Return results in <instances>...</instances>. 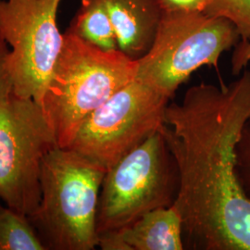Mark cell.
<instances>
[{
  "mask_svg": "<svg viewBox=\"0 0 250 250\" xmlns=\"http://www.w3.org/2000/svg\"><path fill=\"white\" fill-rule=\"evenodd\" d=\"M250 118V71L218 87L199 83L169 103L161 128L179 175L173 205L185 249L250 250V199L235 173V146Z\"/></svg>",
  "mask_w": 250,
  "mask_h": 250,
  "instance_id": "1",
  "label": "cell"
},
{
  "mask_svg": "<svg viewBox=\"0 0 250 250\" xmlns=\"http://www.w3.org/2000/svg\"><path fill=\"white\" fill-rule=\"evenodd\" d=\"M138 62L120 49L103 50L73 34H63L40 107L57 146L68 147L90 114L136 78Z\"/></svg>",
  "mask_w": 250,
  "mask_h": 250,
  "instance_id": "2",
  "label": "cell"
},
{
  "mask_svg": "<svg viewBox=\"0 0 250 250\" xmlns=\"http://www.w3.org/2000/svg\"><path fill=\"white\" fill-rule=\"evenodd\" d=\"M107 169L69 147L56 146L41 168V201L30 222L46 250L98 247L97 213Z\"/></svg>",
  "mask_w": 250,
  "mask_h": 250,
  "instance_id": "3",
  "label": "cell"
},
{
  "mask_svg": "<svg viewBox=\"0 0 250 250\" xmlns=\"http://www.w3.org/2000/svg\"><path fill=\"white\" fill-rule=\"evenodd\" d=\"M240 35L229 20L199 11L162 9L151 47L138 62L136 78L170 99L202 66L218 67Z\"/></svg>",
  "mask_w": 250,
  "mask_h": 250,
  "instance_id": "4",
  "label": "cell"
},
{
  "mask_svg": "<svg viewBox=\"0 0 250 250\" xmlns=\"http://www.w3.org/2000/svg\"><path fill=\"white\" fill-rule=\"evenodd\" d=\"M178 187L177 166L160 130L107 169L99 194V234L173 205Z\"/></svg>",
  "mask_w": 250,
  "mask_h": 250,
  "instance_id": "5",
  "label": "cell"
},
{
  "mask_svg": "<svg viewBox=\"0 0 250 250\" xmlns=\"http://www.w3.org/2000/svg\"><path fill=\"white\" fill-rule=\"evenodd\" d=\"M58 146L42 107L13 93L0 99V199L33 214L41 201L40 175L45 155Z\"/></svg>",
  "mask_w": 250,
  "mask_h": 250,
  "instance_id": "6",
  "label": "cell"
},
{
  "mask_svg": "<svg viewBox=\"0 0 250 250\" xmlns=\"http://www.w3.org/2000/svg\"><path fill=\"white\" fill-rule=\"evenodd\" d=\"M170 100L134 79L84 120L68 147L107 170L161 130Z\"/></svg>",
  "mask_w": 250,
  "mask_h": 250,
  "instance_id": "7",
  "label": "cell"
},
{
  "mask_svg": "<svg viewBox=\"0 0 250 250\" xmlns=\"http://www.w3.org/2000/svg\"><path fill=\"white\" fill-rule=\"evenodd\" d=\"M62 0H0V35L10 46L13 94L40 105L63 34L57 24Z\"/></svg>",
  "mask_w": 250,
  "mask_h": 250,
  "instance_id": "8",
  "label": "cell"
},
{
  "mask_svg": "<svg viewBox=\"0 0 250 250\" xmlns=\"http://www.w3.org/2000/svg\"><path fill=\"white\" fill-rule=\"evenodd\" d=\"M103 250H183V221L174 205L151 210L129 226L99 234Z\"/></svg>",
  "mask_w": 250,
  "mask_h": 250,
  "instance_id": "9",
  "label": "cell"
},
{
  "mask_svg": "<svg viewBox=\"0 0 250 250\" xmlns=\"http://www.w3.org/2000/svg\"><path fill=\"white\" fill-rule=\"evenodd\" d=\"M115 29L118 48L138 61L149 50L161 20L159 0H99Z\"/></svg>",
  "mask_w": 250,
  "mask_h": 250,
  "instance_id": "10",
  "label": "cell"
},
{
  "mask_svg": "<svg viewBox=\"0 0 250 250\" xmlns=\"http://www.w3.org/2000/svg\"><path fill=\"white\" fill-rule=\"evenodd\" d=\"M68 30L103 50L119 49L113 23L99 0H82Z\"/></svg>",
  "mask_w": 250,
  "mask_h": 250,
  "instance_id": "11",
  "label": "cell"
},
{
  "mask_svg": "<svg viewBox=\"0 0 250 250\" xmlns=\"http://www.w3.org/2000/svg\"><path fill=\"white\" fill-rule=\"evenodd\" d=\"M0 250H46L25 215L0 205Z\"/></svg>",
  "mask_w": 250,
  "mask_h": 250,
  "instance_id": "12",
  "label": "cell"
},
{
  "mask_svg": "<svg viewBox=\"0 0 250 250\" xmlns=\"http://www.w3.org/2000/svg\"><path fill=\"white\" fill-rule=\"evenodd\" d=\"M203 13L229 20L236 27L240 40L250 42V0H209Z\"/></svg>",
  "mask_w": 250,
  "mask_h": 250,
  "instance_id": "13",
  "label": "cell"
},
{
  "mask_svg": "<svg viewBox=\"0 0 250 250\" xmlns=\"http://www.w3.org/2000/svg\"><path fill=\"white\" fill-rule=\"evenodd\" d=\"M235 173L243 191L250 199V118L235 146Z\"/></svg>",
  "mask_w": 250,
  "mask_h": 250,
  "instance_id": "14",
  "label": "cell"
},
{
  "mask_svg": "<svg viewBox=\"0 0 250 250\" xmlns=\"http://www.w3.org/2000/svg\"><path fill=\"white\" fill-rule=\"evenodd\" d=\"M9 52L8 43L0 35V99L13 93V83L9 66Z\"/></svg>",
  "mask_w": 250,
  "mask_h": 250,
  "instance_id": "15",
  "label": "cell"
},
{
  "mask_svg": "<svg viewBox=\"0 0 250 250\" xmlns=\"http://www.w3.org/2000/svg\"><path fill=\"white\" fill-rule=\"evenodd\" d=\"M161 9L203 12L209 0H159Z\"/></svg>",
  "mask_w": 250,
  "mask_h": 250,
  "instance_id": "16",
  "label": "cell"
},
{
  "mask_svg": "<svg viewBox=\"0 0 250 250\" xmlns=\"http://www.w3.org/2000/svg\"><path fill=\"white\" fill-rule=\"evenodd\" d=\"M250 62V42L239 41L234 46L232 56V72L234 75H239L245 70Z\"/></svg>",
  "mask_w": 250,
  "mask_h": 250,
  "instance_id": "17",
  "label": "cell"
}]
</instances>
